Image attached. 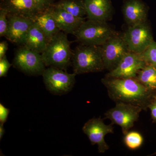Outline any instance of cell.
<instances>
[{
  "instance_id": "cell-7",
  "label": "cell",
  "mask_w": 156,
  "mask_h": 156,
  "mask_svg": "<svg viewBox=\"0 0 156 156\" xmlns=\"http://www.w3.org/2000/svg\"><path fill=\"white\" fill-rule=\"evenodd\" d=\"M43 79L47 89L55 95H62L71 90L75 83V74L53 67L46 69Z\"/></svg>"
},
{
  "instance_id": "cell-12",
  "label": "cell",
  "mask_w": 156,
  "mask_h": 156,
  "mask_svg": "<svg viewBox=\"0 0 156 156\" xmlns=\"http://www.w3.org/2000/svg\"><path fill=\"white\" fill-rule=\"evenodd\" d=\"M8 26L5 37L10 41L23 45L30 28L33 23L32 20L22 16L9 14Z\"/></svg>"
},
{
  "instance_id": "cell-21",
  "label": "cell",
  "mask_w": 156,
  "mask_h": 156,
  "mask_svg": "<svg viewBox=\"0 0 156 156\" xmlns=\"http://www.w3.org/2000/svg\"><path fill=\"white\" fill-rule=\"evenodd\" d=\"M125 135L124 143L131 150H135L142 145L143 138L141 134L136 131H130Z\"/></svg>"
},
{
  "instance_id": "cell-22",
  "label": "cell",
  "mask_w": 156,
  "mask_h": 156,
  "mask_svg": "<svg viewBox=\"0 0 156 156\" xmlns=\"http://www.w3.org/2000/svg\"><path fill=\"white\" fill-rule=\"evenodd\" d=\"M140 54L146 64L156 66V42L153 41L145 50Z\"/></svg>"
},
{
  "instance_id": "cell-20",
  "label": "cell",
  "mask_w": 156,
  "mask_h": 156,
  "mask_svg": "<svg viewBox=\"0 0 156 156\" xmlns=\"http://www.w3.org/2000/svg\"><path fill=\"white\" fill-rule=\"evenodd\" d=\"M135 79L146 87L156 91V66L147 65L139 71Z\"/></svg>"
},
{
  "instance_id": "cell-8",
  "label": "cell",
  "mask_w": 156,
  "mask_h": 156,
  "mask_svg": "<svg viewBox=\"0 0 156 156\" xmlns=\"http://www.w3.org/2000/svg\"><path fill=\"white\" fill-rule=\"evenodd\" d=\"M128 51L140 54L153 41L150 29L146 23L129 26L123 36Z\"/></svg>"
},
{
  "instance_id": "cell-29",
  "label": "cell",
  "mask_w": 156,
  "mask_h": 156,
  "mask_svg": "<svg viewBox=\"0 0 156 156\" xmlns=\"http://www.w3.org/2000/svg\"><path fill=\"white\" fill-rule=\"evenodd\" d=\"M5 130L4 127V124L0 123V140H2L3 136L5 134Z\"/></svg>"
},
{
  "instance_id": "cell-3",
  "label": "cell",
  "mask_w": 156,
  "mask_h": 156,
  "mask_svg": "<svg viewBox=\"0 0 156 156\" xmlns=\"http://www.w3.org/2000/svg\"><path fill=\"white\" fill-rule=\"evenodd\" d=\"M72 64L76 75L99 72L105 69L101 46L82 44L73 50Z\"/></svg>"
},
{
  "instance_id": "cell-17",
  "label": "cell",
  "mask_w": 156,
  "mask_h": 156,
  "mask_svg": "<svg viewBox=\"0 0 156 156\" xmlns=\"http://www.w3.org/2000/svg\"><path fill=\"white\" fill-rule=\"evenodd\" d=\"M48 42L44 34L34 21L23 45L42 53L47 47Z\"/></svg>"
},
{
  "instance_id": "cell-23",
  "label": "cell",
  "mask_w": 156,
  "mask_h": 156,
  "mask_svg": "<svg viewBox=\"0 0 156 156\" xmlns=\"http://www.w3.org/2000/svg\"><path fill=\"white\" fill-rule=\"evenodd\" d=\"M8 11L0 8V36L5 37L8 26Z\"/></svg>"
},
{
  "instance_id": "cell-9",
  "label": "cell",
  "mask_w": 156,
  "mask_h": 156,
  "mask_svg": "<svg viewBox=\"0 0 156 156\" xmlns=\"http://www.w3.org/2000/svg\"><path fill=\"white\" fill-rule=\"evenodd\" d=\"M101 50L105 68L109 71L116 67L123 56L129 51L123 37L116 34L101 46Z\"/></svg>"
},
{
  "instance_id": "cell-4",
  "label": "cell",
  "mask_w": 156,
  "mask_h": 156,
  "mask_svg": "<svg viewBox=\"0 0 156 156\" xmlns=\"http://www.w3.org/2000/svg\"><path fill=\"white\" fill-rule=\"evenodd\" d=\"M115 34L106 22L88 19L84 21L74 35L82 44L101 46Z\"/></svg>"
},
{
  "instance_id": "cell-31",
  "label": "cell",
  "mask_w": 156,
  "mask_h": 156,
  "mask_svg": "<svg viewBox=\"0 0 156 156\" xmlns=\"http://www.w3.org/2000/svg\"><path fill=\"white\" fill-rule=\"evenodd\" d=\"M154 154H156V153H155Z\"/></svg>"
},
{
  "instance_id": "cell-25",
  "label": "cell",
  "mask_w": 156,
  "mask_h": 156,
  "mask_svg": "<svg viewBox=\"0 0 156 156\" xmlns=\"http://www.w3.org/2000/svg\"><path fill=\"white\" fill-rule=\"evenodd\" d=\"M12 66L8 61L6 56L0 58V77H5L7 76L8 71Z\"/></svg>"
},
{
  "instance_id": "cell-28",
  "label": "cell",
  "mask_w": 156,
  "mask_h": 156,
  "mask_svg": "<svg viewBox=\"0 0 156 156\" xmlns=\"http://www.w3.org/2000/svg\"><path fill=\"white\" fill-rule=\"evenodd\" d=\"M8 43L6 41H3L0 43V58H3L5 56L6 53L8 50Z\"/></svg>"
},
{
  "instance_id": "cell-15",
  "label": "cell",
  "mask_w": 156,
  "mask_h": 156,
  "mask_svg": "<svg viewBox=\"0 0 156 156\" xmlns=\"http://www.w3.org/2000/svg\"><path fill=\"white\" fill-rule=\"evenodd\" d=\"M88 19L107 22L111 18L112 6L110 0H84Z\"/></svg>"
},
{
  "instance_id": "cell-26",
  "label": "cell",
  "mask_w": 156,
  "mask_h": 156,
  "mask_svg": "<svg viewBox=\"0 0 156 156\" xmlns=\"http://www.w3.org/2000/svg\"><path fill=\"white\" fill-rule=\"evenodd\" d=\"M10 112L9 109L7 108L2 103L0 104V123L4 124L8 119Z\"/></svg>"
},
{
  "instance_id": "cell-18",
  "label": "cell",
  "mask_w": 156,
  "mask_h": 156,
  "mask_svg": "<svg viewBox=\"0 0 156 156\" xmlns=\"http://www.w3.org/2000/svg\"><path fill=\"white\" fill-rule=\"evenodd\" d=\"M33 21L44 32L48 41L60 31L49 9L39 12Z\"/></svg>"
},
{
  "instance_id": "cell-13",
  "label": "cell",
  "mask_w": 156,
  "mask_h": 156,
  "mask_svg": "<svg viewBox=\"0 0 156 156\" xmlns=\"http://www.w3.org/2000/svg\"><path fill=\"white\" fill-rule=\"evenodd\" d=\"M60 31L67 34L75 33L84 22L83 17H78L53 5L49 9Z\"/></svg>"
},
{
  "instance_id": "cell-16",
  "label": "cell",
  "mask_w": 156,
  "mask_h": 156,
  "mask_svg": "<svg viewBox=\"0 0 156 156\" xmlns=\"http://www.w3.org/2000/svg\"><path fill=\"white\" fill-rule=\"evenodd\" d=\"M122 11L124 18L129 26L146 22L147 9L140 0H125Z\"/></svg>"
},
{
  "instance_id": "cell-30",
  "label": "cell",
  "mask_w": 156,
  "mask_h": 156,
  "mask_svg": "<svg viewBox=\"0 0 156 156\" xmlns=\"http://www.w3.org/2000/svg\"><path fill=\"white\" fill-rule=\"evenodd\" d=\"M153 100L155 101H156V92L155 93H154V94Z\"/></svg>"
},
{
  "instance_id": "cell-27",
  "label": "cell",
  "mask_w": 156,
  "mask_h": 156,
  "mask_svg": "<svg viewBox=\"0 0 156 156\" xmlns=\"http://www.w3.org/2000/svg\"><path fill=\"white\" fill-rule=\"evenodd\" d=\"M151 112V116L153 122H156V101L152 100L148 106Z\"/></svg>"
},
{
  "instance_id": "cell-2",
  "label": "cell",
  "mask_w": 156,
  "mask_h": 156,
  "mask_svg": "<svg viewBox=\"0 0 156 156\" xmlns=\"http://www.w3.org/2000/svg\"><path fill=\"white\" fill-rule=\"evenodd\" d=\"M71 43L68 39L67 34L61 31L54 35L49 41L47 47L41 53L46 66L66 71L72 64Z\"/></svg>"
},
{
  "instance_id": "cell-10",
  "label": "cell",
  "mask_w": 156,
  "mask_h": 156,
  "mask_svg": "<svg viewBox=\"0 0 156 156\" xmlns=\"http://www.w3.org/2000/svg\"><path fill=\"white\" fill-rule=\"evenodd\" d=\"M112 125H105L103 119L99 117L89 120L83 127L84 134L88 136L92 145L97 144L100 153H104L109 148L105 142V136L107 134L114 133Z\"/></svg>"
},
{
  "instance_id": "cell-6",
  "label": "cell",
  "mask_w": 156,
  "mask_h": 156,
  "mask_svg": "<svg viewBox=\"0 0 156 156\" xmlns=\"http://www.w3.org/2000/svg\"><path fill=\"white\" fill-rule=\"evenodd\" d=\"M14 66L30 75H42L46 66L41 53L24 45H21L14 53Z\"/></svg>"
},
{
  "instance_id": "cell-11",
  "label": "cell",
  "mask_w": 156,
  "mask_h": 156,
  "mask_svg": "<svg viewBox=\"0 0 156 156\" xmlns=\"http://www.w3.org/2000/svg\"><path fill=\"white\" fill-rule=\"evenodd\" d=\"M140 54L128 51L116 67L109 71L107 77L135 78L139 70L146 65Z\"/></svg>"
},
{
  "instance_id": "cell-14",
  "label": "cell",
  "mask_w": 156,
  "mask_h": 156,
  "mask_svg": "<svg viewBox=\"0 0 156 156\" xmlns=\"http://www.w3.org/2000/svg\"><path fill=\"white\" fill-rule=\"evenodd\" d=\"M0 8L5 9L9 14L22 16L33 20L41 12L33 0H0Z\"/></svg>"
},
{
  "instance_id": "cell-24",
  "label": "cell",
  "mask_w": 156,
  "mask_h": 156,
  "mask_svg": "<svg viewBox=\"0 0 156 156\" xmlns=\"http://www.w3.org/2000/svg\"><path fill=\"white\" fill-rule=\"evenodd\" d=\"M40 11H46L55 4L56 0H33Z\"/></svg>"
},
{
  "instance_id": "cell-1",
  "label": "cell",
  "mask_w": 156,
  "mask_h": 156,
  "mask_svg": "<svg viewBox=\"0 0 156 156\" xmlns=\"http://www.w3.org/2000/svg\"><path fill=\"white\" fill-rule=\"evenodd\" d=\"M101 82L107 90L109 97L117 102H124L146 110L153 99L156 91L151 90L135 78L107 77Z\"/></svg>"
},
{
  "instance_id": "cell-5",
  "label": "cell",
  "mask_w": 156,
  "mask_h": 156,
  "mask_svg": "<svg viewBox=\"0 0 156 156\" xmlns=\"http://www.w3.org/2000/svg\"><path fill=\"white\" fill-rule=\"evenodd\" d=\"M143 110L140 107L124 103L117 102L113 108L110 109L105 114V119L112 121L122 128L123 134L126 135L134 126L138 119L140 114Z\"/></svg>"
},
{
  "instance_id": "cell-19",
  "label": "cell",
  "mask_w": 156,
  "mask_h": 156,
  "mask_svg": "<svg viewBox=\"0 0 156 156\" xmlns=\"http://www.w3.org/2000/svg\"><path fill=\"white\" fill-rule=\"evenodd\" d=\"M78 17L87 15L84 0H59L54 4Z\"/></svg>"
}]
</instances>
